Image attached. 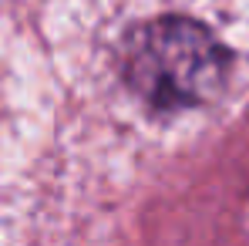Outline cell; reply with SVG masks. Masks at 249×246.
<instances>
[{"label": "cell", "mask_w": 249, "mask_h": 246, "mask_svg": "<svg viewBox=\"0 0 249 246\" xmlns=\"http://www.w3.org/2000/svg\"><path fill=\"white\" fill-rule=\"evenodd\" d=\"M122 68L128 88L148 108L185 112L222 91L229 51L199 20L159 17L128 34Z\"/></svg>", "instance_id": "obj_1"}]
</instances>
